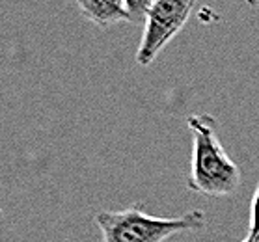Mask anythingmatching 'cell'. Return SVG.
I'll return each mask as SVG.
<instances>
[{
  "instance_id": "obj_1",
  "label": "cell",
  "mask_w": 259,
  "mask_h": 242,
  "mask_svg": "<svg viewBox=\"0 0 259 242\" xmlns=\"http://www.w3.org/2000/svg\"><path fill=\"white\" fill-rule=\"evenodd\" d=\"M187 127L192 134L189 190L211 198L233 196L241 186V170L218 138L217 119L209 114H196L187 119Z\"/></svg>"
},
{
  "instance_id": "obj_2",
  "label": "cell",
  "mask_w": 259,
  "mask_h": 242,
  "mask_svg": "<svg viewBox=\"0 0 259 242\" xmlns=\"http://www.w3.org/2000/svg\"><path fill=\"white\" fill-rule=\"evenodd\" d=\"M94 220L103 242H164L177 233L205 227V213L200 209L174 218H160L144 213L140 203L123 211H103Z\"/></svg>"
},
{
  "instance_id": "obj_3",
  "label": "cell",
  "mask_w": 259,
  "mask_h": 242,
  "mask_svg": "<svg viewBox=\"0 0 259 242\" xmlns=\"http://www.w3.org/2000/svg\"><path fill=\"white\" fill-rule=\"evenodd\" d=\"M196 0H153L146 13L140 45L136 49V64L151 65L164 47L183 30Z\"/></svg>"
},
{
  "instance_id": "obj_4",
  "label": "cell",
  "mask_w": 259,
  "mask_h": 242,
  "mask_svg": "<svg viewBox=\"0 0 259 242\" xmlns=\"http://www.w3.org/2000/svg\"><path fill=\"white\" fill-rule=\"evenodd\" d=\"M77 6L84 19L103 28L131 21L123 0H77Z\"/></svg>"
},
{
  "instance_id": "obj_5",
  "label": "cell",
  "mask_w": 259,
  "mask_h": 242,
  "mask_svg": "<svg viewBox=\"0 0 259 242\" xmlns=\"http://www.w3.org/2000/svg\"><path fill=\"white\" fill-rule=\"evenodd\" d=\"M123 2H125V6H127L131 21H135V23L146 21L147 10L153 4V0H123Z\"/></svg>"
},
{
  "instance_id": "obj_6",
  "label": "cell",
  "mask_w": 259,
  "mask_h": 242,
  "mask_svg": "<svg viewBox=\"0 0 259 242\" xmlns=\"http://www.w3.org/2000/svg\"><path fill=\"white\" fill-rule=\"evenodd\" d=\"M248 235L259 240V183L255 184L252 198V214H250V231Z\"/></svg>"
},
{
  "instance_id": "obj_7",
  "label": "cell",
  "mask_w": 259,
  "mask_h": 242,
  "mask_svg": "<svg viewBox=\"0 0 259 242\" xmlns=\"http://www.w3.org/2000/svg\"><path fill=\"white\" fill-rule=\"evenodd\" d=\"M241 242H259V240H255V238H253V236H250V235H248L246 238H244V240H241Z\"/></svg>"
}]
</instances>
